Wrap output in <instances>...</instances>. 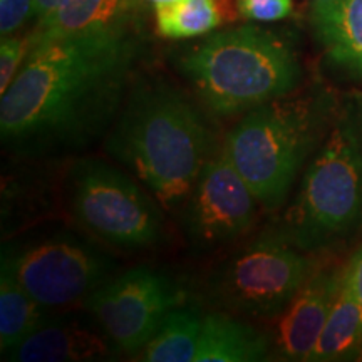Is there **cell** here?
Listing matches in <instances>:
<instances>
[{"instance_id":"1","label":"cell","mask_w":362,"mask_h":362,"mask_svg":"<svg viewBox=\"0 0 362 362\" xmlns=\"http://www.w3.org/2000/svg\"><path fill=\"white\" fill-rule=\"evenodd\" d=\"M134 57L128 29L34 45L0 101L4 148L51 158L106 138L131 90Z\"/></svg>"},{"instance_id":"2","label":"cell","mask_w":362,"mask_h":362,"mask_svg":"<svg viewBox=\"0 0 362 362\" xmlns=\"http://www.w3.org/2000/svg\"><path fill=\"white\" fill-rule=\"evenodd\" d=\"M205 117L173 86L138 83L104 138V149L141 181L165 211L181 210L208 160Z\"/></svg>"},{"instance_id":"3","label":"cell","mask_w":362,"mask_h":362,"mask_svg":"<svg viewBox=\"0 0 362 362\" xmlns=\"http://www.w3.org/2000/svg\"><path fill=\"white\" fill-rule=\"evenodd\" d=\"M178 67L202 103L221 117L288 96L300 79L287 40L250 24L208 34L181 54Z\"/></svg>"},{"instance_id":"4","label":"cell","mask_w":362,"mask_h":362,"mask_svg":"<svg viewBox=\"0 0 362 362\" xmlns=\"http://www.w3.org/2000/svg\"><path fill=\"white\" fill-rule=\"evenodd\" d=\"M317 128L312 99L284 96L248 111L230 131L223 149L259 205L274 210L285 200Z\"/></svg>"},{"instance_id":"5","label":"cell","mask_w":362,"mask_h":362,"mask_svg":"<svg viewBox=\"0 0 362 362\" xmlns=\"http://www.w3.org/2000/svg\"><path fill=\"white\" fill-rule=\"evenodd\" d=\"M361 220L362 131L346 117L310 163L282 235L297 248L314 250L351 232Z\"/></svg>"},{"instance_id":"6","label":"cell","mask_w":362,"mask_h":362,"mask_svg":"<svg viewBox=\"0 0 362 362\" xmlns=\"http://www.w3.org/2000/svg\"><path fill=\"white\" fill-rule=\"evenodd\" d=\"M64 181L72 216L107 245L141 250L161 240L163 208L128 173L98 158H83L72 163Z\"/></svg>"},{"instance_id":"7","label":"cell","mask_w":362,"mask_h":362,"mask_svg":"<svg viewBox=\"0 0 362 362\" xmlns=\"http://www.w3.org/2000/svg\"><path fill=\"white\" fill-rule=\"evenodd\" d=\"M2 267L45 309L86 302L116 269L107 253L67 232L4 248Z\"/></svg>"},{"instance_id":"8","label":"cell","mask_w":362,"mask_h":362,"mask_svg":"<svg viewBox=\"0 0 362 362\" xmlns=\"http://www.w3.org/2000/svg\"><path fill=\"white\" fill-rule=\"evenodd\" d=\"M284 235H265L228 259L214 277L220 305L252 319H277L310 275V262Z\"/></svg>"},{"instance_id":"9","label":"cell","mask_w":362,"mask_h":362,"mask_svg":"<svg viewBox=\"0 0 362 362\" xmlns=\"http://www.w3.org/2000/svg\"><path fill=\"white\" fill-rule=\"evenodd\" d=\"M180 287L166 275L136 267L106 282L86 298V309L112 346L138 352L160 327L165 317L181 305Z\"/></svg>"},{"instance_id":"10","label":"cell","mask_w":362,"mask_h":362,"mask_svg":"<svg viewBox=\"0 0 362 362\" xmlns=\"http://www.w3.org/2000/svg\"><path fill=\"white\" fill-rule=\"evenodd\" d=\"M257 203L225 149L208 158L181 208L192 247L211 252L235 242L253 225Z\"/></svg>"},{"instance_id":"11","label":"cell","mask_w":362,"mask_h":362,"mask_svg":"<svg viewBox=\"0 0 362 362\" xmlns=\"http://www.w3.org/2000/svg\"><path fill=\"white\" fill-rule=\"evenodd\" d=\"M344 272H319L309 275L291 304L279 315L277 346L279 354L291 361H309L329 312L341 288Z\"/></svg>"},{"instance_id":"12","label":"cell","mask_w":362,"mask_h":362,"mask_svg":"<svg viewBox=\"0 0 362 362\" xmlns=\"http://www.w3.org/2000/svg\"><path fill=\"white\" fill-rule=\"evenodd\" d=\"M112 347L101 327L96 329L83 319L49 317L6 356L19 362H83L106 359Z\"/></svg>"},{"instance_id":"13","label":"cell","mask_w":362,"mask_h":362,"mask_svg":"<svg viewBox=\"0 0 362 362\" xmlns=\"http://www.w3.org/2000/svg\"><path fill=\"white\" fill-rule=\"evenodd\" d=\"M136 13L139 12L131 0H62L57 11L29 35L30 49L72 35L126 30Z\"/></svg>"},{"instance_id":"14","label":"cell","mask_w":362,"mask_h":362,"mask_svg":"<svg viewBox=\"0 0 362 362\" xmlns=\"http://www.w3.org/2000/svg\"><path fill=\"white\" fill-rule=\"evenodd\" d=\"M312 25L330 61L362 78V0H315Z\"/></svg>"},{"instance_id":"15","label":"cell","mask_w":362,"mask_h":362,"mask_svg":"<svg viewBox=\"0 0 362 362\" xmlns=\"http://www.w3.org/2000/svg\"><path fill=\"white\" fill-rule=\"evenodd\" d=\"M270 337L228 315L203 317L194 362H259L270 352Z\"/></svg>"},{"instance_id":"16","label":"cell","mask_w":362,"mask_h":362,"mask_svg":"<svg viewBox=\"0 0 362 362\" xmlns=\"http://www.w3.org/2000/svg\"><path fill=\"white\" fill-rule=\"evenodd\" d=\"M233 19L230 0H171L155 7L156 30L166 39L200 37Z\"/></svg>"},{"instance_id":"17","label":"cell","mask_w":362,"mask_h":362,"mask_svg":"<svg viewBox=\"0 0 362 362\" xmlns=\"http://www.w3.org/2000/svg\"><path fill=\"white\" fill-rule=\"evenodd\" d=\"M362 344V309L342 277L332 309L320 332L309 361H341L359 349Z\"/></svg>"},{"instance_id":"18","label":"cell","mask_w":362,"mask_h":362,"mask_svg":"<svg viewBox=\"0 0 362 362\" xmlns=\"http://www.w3.org/2000/svg\"><path fill=\"white\" fill-rule=\"evenodd\" d=\"M47 310L6 267L0 269V351L4 356L49 319Z\"/></svg>"},{"instance_id":"19","label":"cell","mask_w":362,"mask_h":362,"mask_svg":"<svg viewBox=\"0 0 362 362\" xmlns=\"http://www.w3.org/2000/svg\"><path fill=\"white\" fill-rule=\"evenodd\" d=\"M203 317L192 309L176 307L143 347L141 361L194 362L200 341Z\"/></svg>"},{"instance_id":"20","label":"cell","mask_w":362,"mask_h":362,"mask_svg":"<svg viewBox=\"0 0 362 362\" xmlns=\"http://www.w3.org/2000/svg\"><path fill=\"white\" fill-rule=\"evenodd\" d=\"M30 52V37H2L0 44V94H4L19 74Z\"/></svg>"},{"instance_id":"21","label":"cell","mask_w":362,"mask_h":362,"mask_svg":"<svg viewBox=\"0 0 362 362\" xmlns=\"http://www.w3.org/2000/svg\"><path fill=\"white\" fill-rule=\"evenodd\" d=\"M237 11L247 21L275 22L291 16L292 0H237Z\"/></svg>"},{"instance_id":"22","label":"cell","mask_w":362,"mask_h":362,"mask_svg":"<svg viewBox=\"0 0 362 362\" xmlns=\"http://www.w3.org/2000/svg\"><path fill=\"white\" fill-rule=\"evenodd\" d=\"M34 17V0H0V34L2 37L16 34Z\"/></svg>"},{"instance_id":"23","label":"cell","mask_w":362,"mask_h":362,"mask_svg":"<svg viewBox=\"0 0 362 362\" xmlns=\"http://www.w3.org/2000/svg\"><path fill=\"white\" fill-rule=\"evenodd\" d=\"M344 277H346L347 285L351 287L356 300L359 302L362 309V247L356 252V255L352 257L351 264L346 267V270H344Z\"/></svg>"},{"instance_id":"24","label":"cell","mask_w":362,"mask_h":362,"mask_svg":"<svg viewBox=\"0 0 362 362\" xmlns=\"http://www.w3.org/2000/svg\"><path fill=\"white\" fill-rule=\"evenodd\" d=\"M61 4L62 0H34V19L37 21V24L49 19Z\"/></svg>"},{"instance_id":"25","label":"cell","mask_w":362,"mask_h":362,"mask_svg":"<svg viewBox=\"0 0 362 362\" xmlns=\"http://www.w3.org/2000/svg\"><path fill=\"white\" fill-rule=\"evenodd\" d=\"M131 2H133V6L136 7V11L143 12V11H146V8H149V7L155 8L156 6H160V4L171 2V0H131Z\"/></svg>"}]
</instances>
